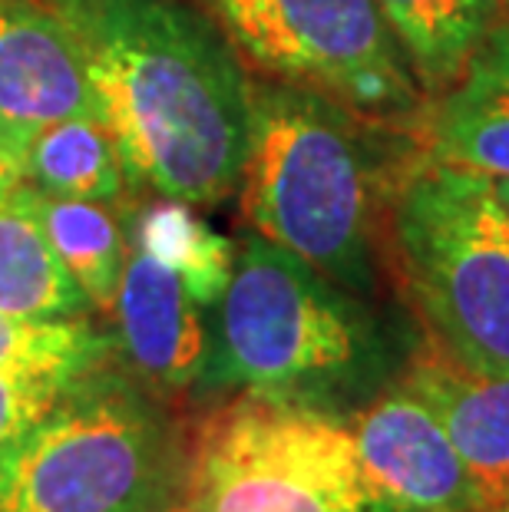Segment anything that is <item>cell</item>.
<instances>
[{"label": "cell", "mask_w": 509, "mask_h": 512, "mask_svg": "<svg viewBox=\"0 0 509 512\" xmlns=\"http://www.w3.org/2000/svg\"><path fill=\"white\" fill-rule=\"evenodd\" d=\"M493 185H496V195H500L503 209H506V215H509V179H493Z\"/></svg>", "instance_id": "21"}, {"label": "cell", "mask_w": 509, "mask_h": 512, "mask_svg": "<svg viewBox=\"0 0 509 512\" xmlns=\"http://www.w3.org/2000/svg\"><path fill=\"white\" fill-rule=\"evenodd\" d=\"M126 238L129 245H139L176 271L202 304L219 308L225 285L232 278L235 245L205 225L189 202L162 199L146 205L143 212L133 215Z\"/></svg>", "instance_id": "17"}, {"label": "cell", "mask_w": 509, "mask_h": 512, "mask_svg": "<svg viewBox=\"0 0 509 512\" xmlns=\"http://www.w3.org/2000/svg\"><path fill=\"white\" fill-rule=\"evenodd\" d=\"M20 182L60 199L113 202L123 195L126 166L100 119L73 116L27 139L20 149Z\"/></svg>", "instance_id": "15"}, {"label": "cell", "mask_w": 509, "mask_h": 512, "mask_svg": "<svg viewBox=\"0 0 509 512\" xmlns=\"http://www.w3.org/2000/svg\"><path fill=\"white\" fill-rule=\"evenodd\" d=\"M344 423L371 486L394 509L486 512L480 483L430 403L404 377L387 384Z\"/></svg>", "instance_id": "8"}, {"label": "cell", "mask_w": 509, "mask_h": 512, "mask_svg": "<svg viewBox=\"0 0 509 512\" xmlns=\"http://www.w3.org/2000/svg\"><path fill=\"white\" fill-rule=\"evenodd\" d=\"M30 202L63 268L90 298L93 311L110 314L126 268L129 238L103 202L60 199L30 185Z\"/></svg>", "instance_id": "16"}, {"label": "cell", "mask_w": 509, "mask_h": 512, "mask_svg": "<svg viewBox=\"0 0 509 512\" xmlns=\"http://www.w3.org/2000/svg\"><path fill=\"white\" fill-rule=\"evenodd\" d=\"M400 377L437 413L467 470L483 489L486 512L509 496V370L480 374L433 341H420Z\"/></svg>", "instance_id": "11"}, {"label": "cell", "mask_w": 509, "mask_h": 512, "mask_svg": "<svg viewBox=\"0 0 509 512\" xmlns=\"http://www.w3.org/2000/svg\"><path fill=\"white\" fill-rule=\"evenodd\" d=\"M70 30L126 179L162 199L225 202L252 126L242 57L192 0H43Z\"/></svg>", "instance_id": "1"}, {"label": "cell", "mask_w": 509, "mask_h": 512, "mask_svg": "<svg viewBox=\"0 0 509 512\" xmlns=\"http://www.w3.org/2000/svg\"><path fill=\"white\" fill-rule=\"evenodd\" d=\"M215 311L156 255L129 245L113 301L116 334L136 380L159 394H196L212 354Z\"/></svg>", "instance_id": "9"}, {"label": "cell", "mask_w": 509, "mask_h": 512, "mask_svg": "<svg viewBox=\"0 0 509 512\" xmlns=\"http://www.w3.org/2000/svg\"><path fill=\"white\" fill-rule=\"evenodd\" d=\"M503 17H509V0H503Z\"/></svg>", "instance_id": "24"}, {"label": "cell", "mask_w": 509, "mask_h": 512, "mask_svg": "<svg viewBox=\"0 0 509 512\" xmlns=\"http://www.w3.org/2000/svg\"><path fill=\"white\" fill-rule=\"evenodd\" d=\"M420 341L258 232L235 248L199 397L252 394L348 420L394 384Z\"/></svg>", "instance_id": "3"}, {"label": "cell", "mask_w": 509, "mask_h": 512, "mask_svg": "<svg viewBox=\"0 0 509 512\" xmlns=\"http://www.w3.org/2000/svg\"><path fill=\"white\" fill-rule=\"evenodd\" d=\"M0 311L27 321H77L93 311L53 252L27 182L0 199Z\"/></svg>", "instance_id": "13"}, {"label": "cell", "mask_w": 509, "mask_h": 512, "mask_svg": "<svg viewBox=\"0 0 509 512\" xmlns=\"http://www.w3.org/2000/svg\"><path fill=\"white\" fill-rule=\"evenodd\" d=\"M490 512H509V496L503 499V503H496V506H493Z\"/></svg>", "instance_id": "22"}, {"label": "cell", "mask_w": 509, "mask_h": 512, "mask_svg": "<svg viewBox=\"0 0 509 512\" xmlns=\"http://www.w3.org/2000/svg\"><path fill=\"white\" fill-rule=\"evenodd\" d=\"M427 100L463 73L503 20V0H377Z\"/></svg>", "instance_id": "14"}, {"label": "cell", "mask_w": 509, "mask_h": 512, "mask_svg": "<svg viewBox=\"0 0 509 512\" xmlns=\"http://www.w3.org/2000/svg\"><path fill=\"white\" fill-rule=\"evenodd\" d=\"M70 380L73 377L24 374V370L0 367V463L37 427L40 417L57 403Z\"/></svg>", "instance_id": "19"}, {"label": "cell", "mask_w": 509, "mask_h": 512, "mask_svg": "<svg viewBox=\"0 0 509 512\" xmlns=\"http://www.w3.org/2000/svg\"><path fill=\"white\" fill-rule=\"evenodd\" d=\"M96 116L70 30L43 0H0V143L20 149L43 126Z\"/></svg>", "instance_id": "10"}, {"label": "cell", "mask_w": 509, "mask_h": 512, "mask_svg": "<svg viewBox=\"0 0 509 512\" xmlns=\"http://www.w3.org/2000/svg\"><path fill=\"white\" fill-rule=\"evenodd\" d=\"M113 334L77 321H27L0 311V367L24 374L80 377L113 357Z\"/></svg>", "instance_id": "18"}, {"label": "cell", "mask_w": 509, "mask_h": 512, "mask_svg": "<svg viewBox=\"0 0 509 512\" xmlns=\"http://www.w3.org/2000/svg\"><path fill=\"white\" fill-rule=\"evenodd\" d=\"M182 499L196 512H400L371 486L348 423L252 394L199 420Z\"/></svg>", "instance_id": "6"}, {"label": "cell", "mask_w": 509, "mask_h": 512, "mask_svg": "<svg viewBox=\"0 0 509 512\" xmlns=\"http://www.w3.org/2000/svg\"><path fill=\"white\" fill-rule=\"evenodd\" d=\"M169 512H196V509H189L186 503H182V506H176V509H169Z\"/></svg>", "instance_id": "23"}, {"label": "cell", "mask_w": 509, "mask_h": 512, "mask_svg": "<svg viewBox=\"0 0 509 512\" xmlns=\"http://www.w3.org/2000/svg\"><path fill=\"white\" fill-rule=\"evenodd\" d=\"M420 156V129L381 123L308 86L252 83L242 215L252 232L377 301L391 268V202Z\"/></svg>", "instance_id": "2"}, {"label": "cell", "mask_w": 509, "mask_h": 512, "mask_svg": "<svg viewBox=\"0 0 509 512\" xmlns=\"http://www.w3.org/2000/svg\"><path fill=\"white\" fill-rule=\"evenodd\" d=\"M17 182H20V162L14 152L0 143V199H4Z\"/></svg>", "instance_id": "20"}, {"label": "cell", "mask_w": 509, "mask_h": 512, "mask_svg": "<svg viewBox=\"0 0 509 512\" xmlns=\"http://www.w3.org/2000/svg\"><path fill=\"white\" fill-rule=\"evenodd\" d=\"M387 238L430 341L463 367L506 374L509 215L493 179L424 152L397 185Z\"/></svg>", "instance_id": "4"}, {"label": "cell", "mask_w": 509, "mask_h": 512, "mask_svg": "<svg viewBox=\"0 0 509 512\" xmlns=\"http://www.w3.org/2000/svg\"><path fill=\"white\" fill-rule=\"evenodd\" d=\"M420 139L430 159L509 179V17L490 30L457 80L427 100Z\"/></svg>", "instance_id": "12"}, {"label": "cell", "mask_w": 509, "mask_h": 512, "mask_svg": "<svg viewBox=\"0 0 509 512\" xmlns=\"http://www.w3.org/2000/svg\"><path fill=\"white\" fill-rule=\"evenodd\" d=\"M176 473L156 394L110 361L73 377L0 463V512H153Z\"/></svg>", "instance_id": "5"}, {"label": "cell", "mask_w": 509, "mask_h": 512, "mask_svg": "<svg viewBox=\"0 0 509 512\" xmlns=\"http://www.w3.org/2000/svg\"><path fill=\"white\" fill-rule=\"evenodd\" d=\"M268 80L318 90L391 126L420 129L427 96L377 0H199Z\"/></svg>", "instance_id": "7"}]
</instances>
